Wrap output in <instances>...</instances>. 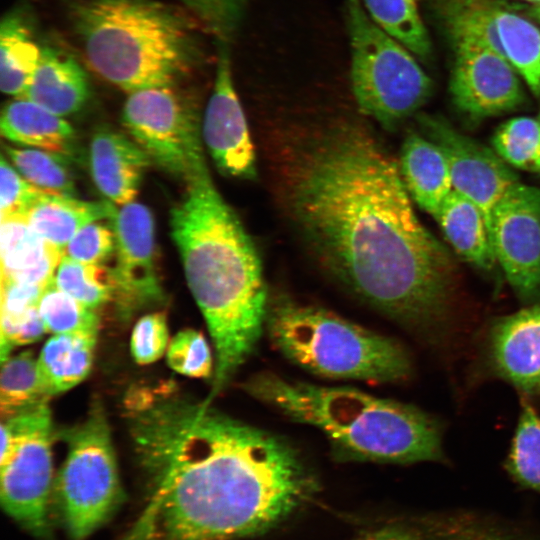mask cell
Segmentation results:
<instances>
[{
	"label": "cell",
	"mask_w": 540,
	"mask_h": 540,
	"mask_svg": "<svg viewBox=\"0 0 540 540\" xmlns=\"http://www.w3.org/2000/svg\"><path fill=\"white\" fill-rule=\"evenodd\" d=\"M64 7L92 69L128 93L176 84L204 63V33L179 5L64 0Z\"/></svg>",
	"instance_id": "obj_5"
},
{
	"label": "cell",
	"mask_w": 540,
	"mask_h": 540,
	"mask_svg": "<svg viewBox=\"0 0 540 540\" xmlns=\"http://www.w3.org/2000/svg\"><path fill=\"white\" fill-rule=\"evenodd\" d=\"M36 361L30 351L7 358L0 377V410L2 419L29 410L47 401Z\"/></svg>",
	"instance_id": "obj_29"
},
{
	"label": "cell",
	"mask_w": 540,
	"mask_h": 540,
	"mask_svg": "<svg viewBox=\"0 0 540 540\" xmlns=\"http://www.w3.org/2000/svg\"><path fill=\"white\" fill-rule=\"evenodd\" d=\"M0 354L3 363L15 345L33 343L47 332L38 307H31L24 315L0 320Z\"/></svg>",
	"instance_id": "obj_41"
},
{
	"label": "cell",
	"mask_w": 540,
	"mask_h": 540,
	"mask_svg": "<svg viewBox=\"0 0 540 540\" xmlns=\"http://www.w3.org/2000/svg\"><path fill=\"white\" fill-rule=\"evenodd\" d=\"M166 357L169 367L185 376L209 378L214 369L209 344L194 329L178 332L168 345Z\"/></svg>",
	"instance_id": "obj_37"
},
{
	"label": "cell",
	"mask_w": 540,
	"mask_h": 540,
	"mask_svg": "<svg viewBox=\"0 0 540 540\" xmlns=\"http://www.w3.org/2000/svg\"><path fill=\"white\" fill-rule=\"evenodd\" d=\"M4 151L11 164L31 184L48 192L75 196V183L64 154L7 145Z\"/></svg>",
	"instance_id": "obj_31"
},
{
	"label": "cell",
	"mask_w": 540,
	"mask_h": 540,
	"mask_svg": "<svg viewBox=\"0 0 540 540\" xmlns=\"http://www.w3.org/2000/svg\"><path fill=\"white\" fill-rule=\"evenodd\" d=\"M45 190L26 180L2 155L0 163L1 217L24 215Z\"/></svg>",
	"instance_id": "obj_40"
},
{
	"label": "cell",
	"mask_w": 540,
	"mask_h": 540,
	"mask_svg": "<svg viewBox=\"0 0 540 540\" xmlns=\"http://www.w3.org/2000/svg\"><path fill=\"white\" fill-rule=\"evenodd\" d=\"M412 528L418 540H532L515 528L474 512L424 516Z\"/></svg>",
	"instance_id": "obj_26"
},
{
	"label": "cell",
	"mask_w": 540,
	"mask_h": 540,
	"mask_svg": "<svg viewBox=\"0 0 540 540\" xmlns=\"http://www.w3.org/2000/svg\"><path fill=\"white\" fill-rule=\"evenodd\" d=\"M114 250L115 235L110 224L94 221L74 235L63 255L84 263L104 265Z\"/></svg>",
	"instance_id": "obj_38"
},
{
	"label": "cell",
	"mask_w": 540,
	"mask_h": 540,
	"mask_svg": "<svg viewBox=\"0 0 540 540\" xmlns=\"http://www.w3.org/2000/svg\"><path fill=\"white\" fill-rule=\"evenodd\" d=\"M265 332L287 360L319 377L393 383L412 370L407 351L393 338L288 298L269 297Z\"/></svg>",
	"instance_id": "obj_6"
},
{
	"label": "cell",
	"mask_w": 540,
	"mask_h": 540,
	"mask_svg": "<svg viewBox=\"0 0 540 540\" xmlns=\"http://www.w3.org/2000/svg\"><path fill=\"white\" fill-rule=\"evenodd\" d=\"M278 144L282 202L321 267L408 328L445 324L455 261L418 219L398 162L374 133L340 117L289 128Z\"/></svg>",
	"instance_id": "obj_1"
},
{
	"label": "cell",
	"mask_w": 540,
	"mask_h": 540,
	"mask_svg": "<svg viewBox=\"0 0 540 540\" xmlns=\"http://www.w3.org/2000/svg\"><path fill=\"white\" fill-rule=\"evenodd\" d=\"M490 242L497 263L525 301L540 295V188L515 183L492 213Z\"/></svg>",
	"instance_id": "obj_11"
},
{
	"label": "cell",
	"mask_w": 540,
	"mask_h": 540,
	"mask_svg": "<svg viewBox=\"0 0 540 540\" xmlns=\"http://www.w3.org/2000/svg\"><path fill=\"white\" fill-rule=\"evenodd\" d=\"M536 15H537V17H538L539 20H540V5H539V6L537 7V9H536Z\"/></svg>",
	"instance_id": "obj_44"
},
{
	"label": "cell",
	"mask_w": 540,
	"mask_h": 540,
	"mask_svg": "<svg viewBox=\"0 0 540 540\" xmlns=\"http://www.w3.org/2000/svg\"><path fill=\"white\" fill-rule=\"evenodd\" d=\"M491 350L499 374L526 393L540 392V302L498 320Z\"/></svg>",
	"instance_id": "obj_16"
},
{
	"label": "cell",
	"mask_w": 540,
	"mask_h": 540,
	"mask_svg": "<svg viewBox=\"0 0 540 540\" xmlns=\"http://www.w3.org/2000/svg\"><path fill=\"white\" fill-rule=\"evenodd\" d=\"M128 428L149 501L126 540H239L276 526L316 491L299 451L174 392L130 391Z\"/></svg>",
	"instance_id": "obj_2"
},
{
	"label": "cell",
	"mask_w": 540,
	"mask_h": 540,
	"mask_svg": "<svg viewBox=\"0 0 540 540\" xmlns=\"http://www.w3.org/2000/svg\"><path fill=\"white\" fill-rule=\"evenodd\" d=\"M0 130L11 142L60 154L69 153L75 138L74 129L66 120L26 98L6 103Z\"/></svg>",
	"instance_id": "obj_22"
},
{
	"label": "cell",
	"mask_w": 540,
	"mask_h": 540,
	"mask_svg": "<svg viewBox=\"0 0 540 540\" xmlns=\"http://www.w3.org/2000/svg\"><path fill=\"white\" fill-rule=\"evenodd\" d=\"M454 251L478 269L489 271L497 263L483 213L468 198L453 190L435 216Z\"/></svg>",
	"instance_id": "obj_23"
},
{
	"label": "cell",
	"mask_w": 540,
	"mask_h": 540,
	"mask_svg": "<svg viewBox=\"0 0 540 540\" xmlns=\"http://www.w3.org/2000/svg\"><path fill=\"white\" fill-rule=\"evenodd\" d=\"M46 287L16 281H1V317L17 318L37 306Z\"/></svg>",
	"instance_id": "obj_42"
},
{
	"label": "cell",
	"mask_w": 540,
	"mask_h": 540,
	"mask_svg": "<svg viewBox=\"0 0 540 540\" xmlns=\"http://www.w3.org/2000/svg\"><path fill=\"white\" fill-rule=\"evenodd\" d=\"M357 540H418V538L410 526H390L373 531Z\"/></svg>",
	"instance_id": "obj_43"
},
{
	"label": "cell",
	"mask_w": 540,
	"mask_h": 540,
	"mask_svg": "<svg viewBox=\"0 0 540 540\" xmlns=\"http://www.w3.org/2000/svg\"><path fill=\"white\" fill-rule=\"evenodd\" d=\"M41 56L31 25L19 11L7 13L0 26V88L21 98L29 88Z\"/></svg>",
	"instance_id": "obj_24"
},
{
	"label": "cell",
	"mask_w": 540,
	"mask_h": 540,
	"mask_svg": "<svg viewBox=\"0 0 540 540\" xmlns=\"http://www.w3.org/2000/svg\"><path fill=\"white\" fill-rule=\"evenodd\" d=\"M171 236L215 349L210 399L254 352L269 296L257 250L204 167L170 212Z\"/></svg>",
	"instance_id": "obj_3"
},
{
	"label": "cell",
	"mask_w": 540,
	"mask_h": 540,
	"mask_svg": "<svg viewBox=\"0 0 540 540\" xmlns=\"http://www.w3.org/2000/svg\"><path fill=\"white\" fill-rule=\"evenodd\" d=\"M96 336L55 334L43 346L38 361L46 394L65 392L89 374Z\"/></svg>",
	"instance_id": "obj_25"
},
{
	"label": "cell",
	"mask_w": 540,
	"mask_h": 540,
	"mask_svg": "<svg viewBox=\"0 0 540 540\" xmlns=\"http://www.w3.org/2000/svg\"><path fill=\"white\" fill-rule=\"evenodd\" d=\"M370 17L414 55L426 58L431 45L416 0H361Z\"/></svg>",
	"instance_id": "obj_30"
},
{
	"label": "cell",
	"mask_w": 540,
	"mask_h": 540,
	"mask_svg": "<svg viewBox=\"0 0 540 540\" xmlns=\"http://www.w3.org/2000/svg\"><path fill=\"white\" fill-rule=\"evenodd\" d=\"M399 169L411 199L434 218L453 191L448 162L426 136L410 133L400 153Z\"/></svg>",
	"instance_id": "obj_20"
},
{
	"label": "cell",
	"mask_w": 540,
	"mask_h": 540,
	"mask_svg": "<svg viewBox=\"0 0 540 540\" xmlns=\"http://www.w3.org/2000/svg\"><path fill=\"white\" fill-rule=\"evenodd\" d=\"M67 457L55 482V499L71 540H85L116 511L123 498L108 422L96 406L64 432Z\"/></svg>",
	"instance_id": "obj_8"
},
{
	"label": "cell",
	"mask_w": 540,
	"mask_h": 540,
	"mask_svg": "<svg viewBox=\"0 0 540 540\" xmlns=\"http://www.w3.org/2000/svg\"><path fill=\"white\" fill-rule=\"evenodd\" d=\"M89 97L87 76L79 62L68 52L44 45L25 95L26 98L58 116L79 111Z\"/></svg>",
	"instance_id": "obj_19"
},
{
	"label": "cell",
	"mask_w": 540,
	"mask_h": 540,
	"mask_svg": "<svg viewBox=\"0 0 540 540\" xmlns=\"http://www.w3.org/2000/svg\"><path fill=\"white\" fill-rule=\"evenodd\" d=\"M420 122L426 137L446 157L453 190L476 204L483 213L490 238L493 210L505 193L519 182L517 175L494 150L447 122L424 116Z\"/></svg>",
	"instance_id": "obj_12"
},
{
	"label": "cell",
	"mask_w": 540,
	"mask_h": 540,
	"mask_svg": "<svg viewBox=\"0 0 540 540\" xmlns=\"http://www.w3.org/2000/svg\"><path fill=\"white\" fill-rule=\"evenodd\" d=\"M122 123L152 162L184 183L207 166L196 104L175 84L129 93Z\"/></svg>",
	"instance_id": "obj_10"
},
{
	"label": "cell",
	"mask_w": 540,
	"mask_h": 540,
	"mask_svg": "<svg viewBox=\"0 0 540 540\" xmlns=\"http://www.w3.org/2000/svg\"><path fill=\"white\" fill-rule=\"evenodd\" d=\"M201 133L222 174L246 180L256 177L255 150L234 85L231 49L216 50L214 85L204 111Z\"/></svg>",
	"instance_id": "obj_13"
},
{
	"label": "cell",
	"mask_w": 540,
	"mask_h": 540,
	"mask_svg": "<svg viewBox=\"0 0 540 540\" xmlns=\"http://www.w3.org/2000/svg\"><path fill=\"white\" fill-rule=\"evenodd\" d=\"M51 415L47 401L2 419L0 498L5 512L30 534L51 536Z\"/></svg>",
	"instance_id": "obj_9"
},
{
	"label": "cell",
	"mask_w": 540,
	"mask_h": 540,
	"mask_svg": "<svg viewBox=\"0 0 540 540\" xmlns=\"http://www.w3.org/2000/svg\"><path fill=\"white\" fill-rule=\"evenodd\" d=\"M168 326L165 313L141 317L135 324L130 341L131 354L141 365L157 361L168 348Z\"/></svg>",
	"instance_id": "obj_39"
},
{
	"label": "cell",
	"mask_w": 540,
	"mask_h": 540,
	"mask_svg": "<svg viewBox=\"0 0 540 540\" xmlns=\"http://www.w3.org/2000/svg\"><path fill=\"white\" fill-rule=\"evenodd\" d=\"M495 24L506 59L540 95V30L524 17L498 8Z\"/></svg>",
	"instance_id": "obj_27"
},
{
	"label": "cell",
	"mask_w": 540,
	"mask_h": 540,
	"mask_svg": "<svg viewBox=\"0 0 540 540\" xmlns=\"http://www.w3.org/2000/svg\"><path fill=\"white\" fill-rule=\"evenodd\" d=\"M506 469L520 485L540 493V416L523 401Z\"/></svg>",
	"instance_id": "obj_32"
},
{
	"label": "cell",
	"mask_w": 540,
	"mask_h": 540,
	"mask_svg": "<svg viewBox=\"0 0 540 540\" xmlns=\"http://www.w3.org/2000/svg\"><path fill=\"white\" fill-rule=\"evenodd\" d=\"M243 389L289 419L317 428L338 461L410 464L444 458L440 424L413 405L272 372L250 377Z\"/></svg>",
	"instance_id": "obj_4"
},
{
	"label": "cell",
	"mask_w": 540,
	"mask_h": 540,
	"mask_svg": "<svg viewBox=\"0 0 540 540\" xmlns=\"http://www.w3.org/2000/svg\"><path fill=\"white\" fill-rule=\"evenodd\" d=\"M115 235L114 265L109 268L114 293L127 305L143 304L161 297L155 263V230L151 211L131 202L108 217Z\"/></svg>",
	"instance_id": "obj_15"
},
{
	"label": "cell",
	"mask_w": 540,
	"mask_h": 540,
	"mask_svg": "<svg viewBox=\"0 0 540 540\" xmlns=\"http://www.w3.org/2000/svg\"><path fill=\"white\" fill-rule=\"evenodd\" d=\"M114 204L88 202L43 191L26 213L31 228L46 243L64 254L74 235L85 225L108 219Z\"/></svg>",
	"instance_id": "obj_21"
},
{
	"label": "cell",
	"mask_w": 540,
	"mask_h": 540,
	"mask_svg": "<svg viewBox=\"0 0 540 540\" xmlns=\"http://www.w3.org/2000/svg\"><path fill=\"white\" fill-rule=\"evenodd\" d=\"M1 281L47 287L63 254L31 228L26 216L1 217Z\"/></svg>",
	"instance_id": "obj_18"
},
{
	"label": "cell",
	"mask_w": 540,
	"mask_h": 540,
	"mask_svg": "<svg viewBox=\"0 0 540 540\" xmlns=\"http://www.w3.org/2000/svg\"><path fill=\"white\" fill-rule=\"evenodd\" d=\"M538 119L540 120V116H539V118H538Z\"/></svg>",
	"instance_id": "obj_45"
},
{
	"label": "cell",
	"mask_w": 540,
	"mask_h": 540,
	"mask_svg": "<svg viewBox=\"0 0 540 540\" xmlns=\"http://www.w3.org/2000/svg\"><path fill=\"white\" fill-rule=\"evenodd\" d=\"M344 1L355 101L363 114L393 129L428 100L431 79L414 54L370 17L361 0Z\"/></svg>",
	"instance_id": "obj_7"
},
{
	"label": "cell",
	"mask_w": 540,
	"mask_h": 540,
	"mask_svg": "<svg viewBox=\"0 0 540 540\" xmlns=\"http://www.w3.org/2000/svg\"><path fill=\"white\" fill-rule=\"evenodd\" d=\"M209 36L215 49H231L249 0H176Z\"/></svg>",
	"instance_id": "obj_36"
},
{
	"label": "cell",
	"mask_w": 540,
	"mask_h": 540,
	"mask_svg": "<svg viewBox=\"0 0 540 540\" xmlns=\"http://www.w3.org/2000/svg\"><path fill=\"white\" fill-rule=\"evenodd\" d=\"M37 307L47 332L97 336L99 318L94 310L60 290L53 280Z\"/></svg>",
	"instance_id": "obj_35"
},
{
	"label": "cell",
	"mask_w": 540,
	"mask_h": 540,
	"mask_svg": "<svg viewBox=\"0 0 540 540\" xmlns=\"http://www.w3.org/2000/svg\"><path fill=\"white\" fill-rule=\"evenodd\" d=\"M149 155L124 134L103 127L92 136L89 170L98 191L114 205L134 201L144 170L151 164Z\"/></svg>",
	"instance_id": "obj_17"
},
{
	"label": "cell",
	"mask_w": 540,
	"mask_h": 540,
	"mask_svg": "<svg viewBox=\"0 0 540 540\" xmlns=\"http://www.w3.org/2000/svg\"><path fill=\"white\" fill-rule=\"evenodd\" d=\"M53 282L60 290L93 310L114 294L109 268L76 261L65 255L55 270Z\"/></svg>",
	"instance_id": "obj_33"
},
{
	"label": "cell",
	"mask_w": 540,
	"mask_h": 540,
	"mask_svg": "<svg viewBox=\"0 0 540 540\" xmlns=\"http://www.w3.org/2000/svg\"><path fill=\"white\" fill-rule=\"evenodd\" d=\"M494 151L510 166L540 174V120L515 117L492 137Z\"/></svg>",
	"instance_id": "obj_34"
},
{
	"label": "cell",
	"mask_w": 540,
	"mask_h": 540,
	"mask_svg": "<svg viewBox=\"0 0 540 540\" xmlns=\"http://www.w3.org/2000/svg\"><path fill=\"white\" fill-rule=\"evenodd\" d=\"M449 90L458 110L472 120L500 115L524 102L523 90L509 61L478 45L456 47Z\"/></svg>",
	"instance_id": "obj_14"
},
{
	"label": "cell",
	"mask_w": 540,
	"mask_h": 540,
	"mask_svg": "<svg viewBox=\"0 0 540 540\" xmlns=\"http://www.w3.org/2000/svg\"><path fill=\"white\" fill-rule=\"evenodd\" d=\"M448 30L455 48L478 45L505 57L495 24L499 8L491 0H443ZM506 58V57H505Z\"/></svg>",
	"instance_id": "obj_28"
}]
</instances>
